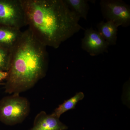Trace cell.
<instances>
[{"mask_svg": "<svg viewBox=\"0 0 130 130\" xmlns=\"http://www.w3.org/2000/svg\"><path fill=\"white\" fill-rule=\"evenodd\" d=\"M68 128L59 119L41 111L35 117L33 126L30 130H66Z\"/></svg>", "mask_w": 130, "mask_h": 130, "instance_id": "cell-7", "label": "cell"}, {"mask_svg": "<svg viewBox=\"0 0 130 130\" xmlns=\"http://www.w3.org/2000/svg\"><path fill=\"white\" fill-rule=\"evenodd\" d=\"M27 25L22 0H0V26L20 29Z\"/></svg>", "mask_w": 130, "mask_h": 130, "instance_id": "cell-4", "label": "cell"}, {"mask_svg": "<svg viewBox=\"0 0 130 130\" xmlns=\"http://www.w3.org/2000/svg\"><path fill=\"white\" fill-rule=\"evenodd\" d=\"M8 75V72L0 70V83L4 79H6Z\"/></svg>", "mask_w": 130, "mask_h": 130, "instance_id": "cell-13", "label": "cell"}, {"mask_svg": "<svg viewBox=\"0 0 130 130\" xmlns=\"http://www.w3.org/2000/svg\"><path fill=\"white\" fill-rule=\"evenodd\" d=\"M29 29L44 46L57 48L83 28L64 0H22Z\"/></svg>", "mask_w": 130, "mask_h": 130, "instance_id": "cell-1", "label": "cell"}, {"mask_svg": "<svg viewBox=\"0 0 130 130\" xmlns=\"http://www.w3.org/2000/svg\"><path fill=\"white\" fill-rule=\"evenodd\" d=\"M84 96L83 92L76 93L74 96L64 101L63 103L59 105L51 115L59 119L60 116L65 112L75 108L77 103L83 100Z\"/></svg>", "mask_w": 130, "mask_h": 130, "instance_id": "cell-10", "label": "cell"}, {"mask_svg": "<svg viewBox=\"0 0 130 130\" xmlns=\"http://www.w3.org/2000/svg\"><path fill=\"white\" fill-rule=\"evenodd\" d=\"M98 31L110 46L116 45L119 26L111 21H101L96 25Z\"/></svg>", "mask_w": 130, "mask_h": 130, "instance_id": "cell-9", "label": "cell"}, {"mask_svg": "<svg viewBox=\"0 0 130 130\" xmlns=\"http://www.w3.org/2000/svg\"><path fill=\"white\" fill-rule=\"evenodd\" d=\"M109 45L97 30L92 28L85 31L81 40V48L91 56H95L108 51Z\"/></svg>", "mask_w": 130, "mask_h": 130, "instance_id": "cell-6", "label": "cell"}, {"mask_svg": "<svg viewBox=\"0 0 130 130\" xmlns=\"http://www.w3.org/2000/svg\"><path fill=\"white\" fill-rule=\"evenodd\" d=\"M70 9L80 18L86 20L89 6L87 0H64Z\"/></svg>", "mask_w": 130, "mask_h": 130, "instance_id": "cell-11", "label": "cell"}, {"mask_svg": "<svg viewBox=\"0 0 130 130\" xmlns=\"http://www.w3.org/2000/svg\"><path fill=\"white\" fill-rule=\"evenodd\" d=\"M46 47L28 28L11 50L6 80V93L19 94L30 89L46 74L48 59Z\"/></svg>", "mask_w": 130, "mask_h": 130, "instance_id": "cell-2", "label": "cell"}, {"mask_svg": "<svg viewBox=\"0 0 130 130\" xmlns=\"http://www.w3.org/2000/svg\"><path fill=\"white\" fill-rule=\"evenodd\" d=\"M23 33L18 28L0 26V46L12 50L21 38Z\"/></svg>", "mask_w": 130, "mask_h": 130, "instance_id": "cell-8", "label": "cell"}, {"mask_svg": "<svg viewBox=\"0 0 130 130\" xmlns=\"http://www.w3.org/2000/svg\"><path fill=\"white\" fill-rule=\"evenodd\" d=\"M30 103L19 94H12L0 100V121L7 125L22 123L30 111Z\"/></svg>", "mask_w": 130, "mask_h": 130, "instance_id": "cell-3", "label": "cell"}, {"mask_svg": "<svg viewBox=\"0 0 130 130\" xmlns=\"http://www.w3.org/2000/svg\"><path fill=\"white\" fill-rule=\"evenodd\" d=\"M101 11L107 21H111L118 26L128 27L130 25L129 5L121 0H101Z\"/></svg>", "mask_w": 130, "mask_h": 130, "instance_id": "cell-5", "label": "cell"}, {"mask_svg": "<svg viewBox=\"0 0 130 130\" xmlns=\"http://www.w3.org/2000/svg\"><path fill=\"white\" fill-rule=\"evenodd\" d=\"M11 50L0 46V70L8 72L10 67Z\"/></svg>", "mask_w": 130, "mask_h": 130, "instance_id": "cell-12", "label": "cell"}]
</instances>
